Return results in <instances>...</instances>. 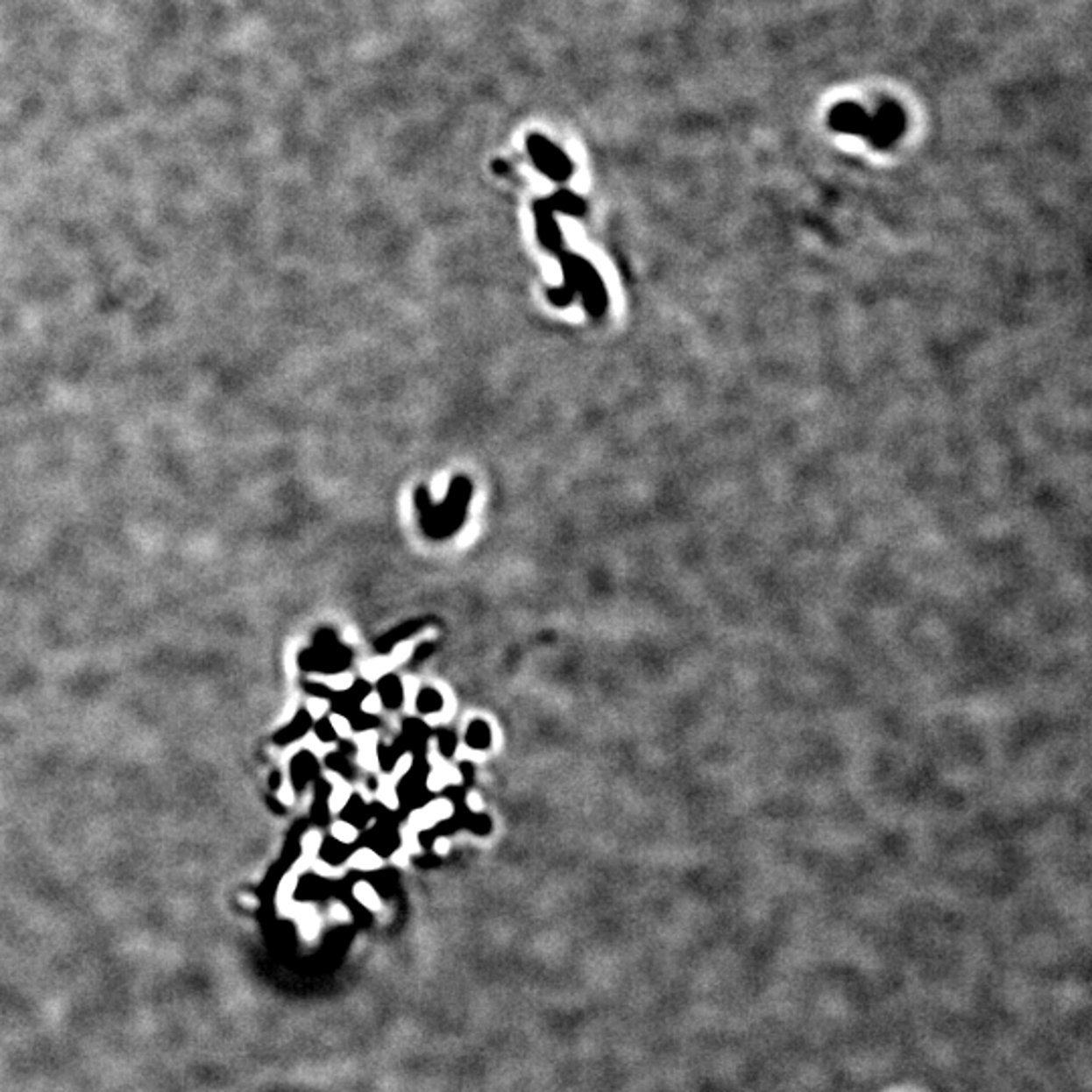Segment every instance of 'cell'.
<instances>
[{"instance_id":"cell-1","label":"cell","mask_w":1092,"mask_h":1092,"mask_svg":"<svg viewBox=\"0 0 1092 1092\" xmlns=\"http://www.w3.org/2000/svg\"><path fill=\"white\" fill-rule=\"evenodd\" d=\"M827 124L838 134L860 136L874 148L886 150L903 138L906 130V114L898 103L886 102L874 116H868L856 103L844 102L830 111Z\"/></svg>"},{"instance_id":"cell-2","label":"cell","mask_w":1092,"mask_h":1092,"mask_svg":"<svg viewBox=\"0 0 1092 1092\" xmlns=\"http://www.w3.org/2000/svg\"><path fill=\"white\" fill-rule=\"evenodd\" d=\"M473 484L470 478L456 476L442 502L436 504L431 492L425 486L415 490V506L419 512L421 528L431 538H450L465 524L470 510Z\"/></svg>"},{"instance_id":"cell-3","label":"cell","mask_w":1092,"mask_h":1092,"mask_svg":"<svg viewBox=\"0 0 1092 1092\" xmlns=\"http://www.w3.org/2000/svg\"><path fill=\"white\" fill-rule=\"evenodd\" d=\"M526 152H528L538 173H542L546 179L567 182L575 173V167H572L571 158L564 154V150L558 148L555 142H550L542 134H530L526 138Z\"/></svg>"},{"instance_id":"cell-4","label":"cell","mask_w":1092,"mask_h":1092,"mask_svg":"<svg viewBox=\"0 0 1092 1092\" xmlns=\"http://www.w3.org/2000/svg\"><path fill=\"white\" fill-rule=\"evenodd\" d=\"M575 266L578 272V294L583 295L585 310L593 318H601L609 304V295L605 292L601 275L597 273L593 263L581 258V255H575Z\"/></svg>"},{"instance_id":"cell-5","label":"cell","mask_w":1092,"mask_h":1092,"mask_svg":"<svg viewBox=\"0 0 1092 1092\" xmlns=\"http://www.w3.org/2000/svg\"><path fill=\"white\" fill-rule=\"evenodd\" d=\"M535 221H536V235L541 245L546 249V252L558 255L561 252H564L563 247V233L561 229L557 225L555 219V209L549 202V199H538L535 201Z\"/></svg>"},{"instance_id":"cell-6","label":"cell","mask_w":1092,"mask_h":1092,"mask_svg":"<svg viewBox=\"0 0 1092 1092\" xmlns=\"http://www.w3.org/2000/svg\"><path fill=\"white\" fill-rule=\"evenodd\" d=\"M558 263H561L563 275H564V284L563 287H549V295L550 304L557 308H567L572 304L575 295L578 294V272L575 266V253H569L567 249L557 255Z\"/></svg>"},{"instance_id":"cell-7","label":"cell","mask_w":1092,"mask_h":1092,"mask_svg":"<svg viewBox=\"0 0 1092 1092\" xmlns=\"http://www.w3.org/2000/svg\"><path fill=\"white\" fill-rule=\"evenodd\" d=\"M354 745H357V762L360 769H365L368 773H379L380 769V759H379V745H380V733L374 728L368 730H360V733L352 734Z\"/></svg>"},{"instance_id":"cell-8","label":"cell","mask_w":1092,"mask_h":1092,"mask_svg":"<svg viewBox=\"0 0 1092 1092\" xmlns=\"http://www.w3.org/2000/svg\"><path fill=\"white\" fill-rule=\"evenodd\" d=\"M324 777L332 787L330 795H328V812L338 815L340 812H344L348 804H351V799L354 795V787H352V783L346 777H342L338 771H326Z\"/></svg>"},{"instance_id":"cell-9","label":"cell","mask_w":1092,"mask_h":1092,"mask_svg":"<svg viewBox=\"0 0 1092 1092\" xmlns=\"http://www.w3.org/2000/svg\"><path fill=\"white\" fill-rule=\"evenodd\" d=\"M436 690H437L439 694H442L443 706H442V710H437V713L427 714L425 722L429 727H443V725H447V722H451L453 716H456V713H457V698H456V694H453V690L447 686L445 682H436Z\"/></svg>"},{"instance_id":"cell-10","label":"cell","mask_w":1092,"mask_h":1092,"mask_svg":"<svg viewBox=\"0 0 1092 1092\" xmlns=\"http://www.w3.org/2000/svg\"><path fill=\"white\" fill-rule=\"evenodd\" d=\"M549 202L555 209V213H564L571 216H583L587 213V202L578 195L571 193V190H557L555 195L549 196Z\"/></svg>"},{"instance_id":"cell-11","label":"cell","mask_w":1092,"mask_h":1092,"mask_svg":"<svg viewBox=\"0 0 1092 1092\" xmlns=\"http://www.w3.org/2000/svg\"><path fill=\"white\" fill-rule=\"evenodd\" d=\"M383 866H385L383 856H380L379 852H374L372 847H358V850L352 852L346 860V868H352V870H358V872H377Z\"/></svg>"},{"instance_id":"cell-12","label":"cell","mask_w":1092,"mask_h":1092,"mask_svg":"<svg viewBox=\"0 0 1092 1092\" xmlns=\"http://www.w3.org/2000/svg\"><path fill=\"white\" fill-rule=\"evenodd\" d=\"M399 783L394 781L389 773H379V783H377V791H374V798L383 807L389 809V812H397L401 807V798L397 791Z\"/></svg>"},{"instance_id":"cell-13","label":"cell","mask_w":1092,"mask_h":1092,"mask_svg":"<svg viewBox=\"0 0 1092 1092\" xmlns=\"http://www.w3.org/2000/svg\"><path fill=\"white\" fill-rule=\"evenodd\" d=\"M352 897L360 906H365L366 911H371V912L383 911V898H380L377 888H374L371 883H366V880H358V883H354Z\"/></svg>"},{"instance_id":"cell-14","label":"cell","mask_w":1092,"mask_h":1092,"mask_svg":"<svg viewBox=\"0 0 1092 1092\" xmlns=\"http://www.w3.org/2000/svg\"><path fill=\"white\" fill-rule=\"evenodd\" d=\"M393 670H394V666H393V662H391L389 656H374V657H368L366 662L360 663V674H363L365 680L371 682V684L380 682V680H383V677L389 676Z\"/></svg>"},{"instance_id":"cell-15","label":"cell","mask_w":1092,"mask_h":1092,"mask_svg":"<svg viewBox=\"0 0 1092 1092\" xmlns=\"http://www.w3.org/2000/svg\"><path fill=\"white\" fill-rule=\"evenodd\" d=\"M401 696H403V713L407 716H415L419 713V696H421V682L415 676L401 677Z\"/></svg>"},{"instance_id":"cell-16","label":"cell","mask_w":1092,"mask_h":1092,"mask_svg":"<svg viewBox=\"0 0 1092 1092\" xmlns=\"http://www.w3.org/2000/svg\"><path fill=\"white\" fill-rule=\"evenodd\" d=\"M312 682L320 684L332 692H348V690L354 688L357 684V676L352 672H338V674H316L312 676Z\"/></svg>"},{"instance_id":"cell-17","label":"cell","mask_w":1092,"mask_h":1092,"mask_svg":"<svg viewBox=\"0 0 1092 1092\" xmlns=\"http://www.w3.org/2000/svg\"><path fill=\"white\" fill-rule=\"evenodd\" d=\"M298 745L300 748H306V751H310L314 756H318V759H326L328 755L338 751L337 742H328L324 739H320L318 733H308L304 739L298 742Z\"/></svg>"},{"instance_id":"cell-18","label":"cell","mask_w":1092,"mask_h":1092,"mask_svg":"<svg viewBox=\"0 0 1092 1092\" xmlns=\"http://www.w3.org/2000/svg\"><path fill=\"white\" fill-rule=\"evenodd\" d=\"M330 835L342 846H352L358 840V827L348 819H334L330 824Z\"/></svg>"},{"instance_id":"cell-19","label":"cell","mask_w":1092,"mask_h":1092,"mask_svg":"<svg viewBox=\"0 0 1092 1092\" xmlns=\"http://www.w3.org/2000/svg\"><path fill=\"white\" fill-rule=\"evenodd\" d=\"M425 809L431 813V818L436 819L437 824L451 819L453 815H456V805H453V801L450 798H436L425 805Z\"/></svg>"},{"instance_id":"cell-20","label":"cell","mask_w":1092,"mask_h":1092,"mask_svg":"<svg viewBox=\"0 0 1092 1092\" xmlns=\"http://www.w3.org/2000/svg\"><path fill=\"white\" fill-rule=\"evenodd\" d=\"M328 727H330L332 733L337 734L338 739H342V741L352 739V734H354V727H352L351 719H348V716H344V714H340V713H330V714H328Z\"/></svg>"},{"instance_id":"cell-21","label":"cell","mask_w":1092,"mask_h":1092,"mask_svg":"<svg viewBox=\"0 0 1092 1092\" xmlns=\"http://www.w3.org/2000/svg\"><path fill=\"white\" fill-rule=\"evenodd\" d=\"M322 846H324V835H322L318 830L306 832L304 838H301V856H306L310 860L318 858Z\"/></svg>"},{"instance_id":"cell-22","label":"cell","mask_w":1092,"mask_h":1092,"mask_svg":"<svg viewBox=\"0 0 1092 1092\" xmlns=\"http://www.w3.org/2000/svg\"><path fill=\"white\" fill-rule=\"evenodd\" d=\"M399 840H401V847L411 854V856H417V854L423 852V846H421V833L413 830L409 826H403L399 830Z\"/></svg>"},{"instance_id":"cell-23","label":"cell","mask_w":1092,"mask_h":1092,"mask_svg":"<svg viewBox=\"0 0 1092 1092\" xmlns=\"http://www.w3.org/2000/svg\"><path fill=\"white\" fill-rule=\"evenodd\" d=\"M415 649H417V640H403V642H399L397 646L393 648L391 654H389L391 662H393V666L397 668V666H403V663L409 662L411 657H413V654H415Z\"/></svg>"},{"instance_id":"cell-24","label":"cell","mask_w":1092,"mask_h":1092,"mask_svg":"<svg viewBox=\"0 0 1092 1092\" xmlns=\"http://www.w3.org/2000/svg\"><path fill=\"white\" fill-rule=\"evenodd\" d=\"M407 826L413 827V830L419 832V833H423V832H427V830H433V827L437 826V821L431 818V813L427 812L425 805H423V807L415 809V812H411V815H409V821H407Z\"/></svg>"},{"instance_id":"cell-25","label":"cell","mask_w":1092,"mask_h":1092,"mask_svg":"<svg viewBox=\"0 0 1092 1092\" xmlns=\"http://www.w3.org/2000/svg\"><path fill=\"white\" fill-rule=\"evenodd\" d=\"M310 870L316 874V876L326 878V880H340L342 876H344V872H346L344 868L334 866V864H330V862L320 860V858H314V860H312Z\"/></svg>"},{"instance_id":"cell-26","label":"cell","mask_w":1092,"mask_h":1092,"mask_svg":"<svg viewBox=\"0 0 1092 1092\" xmlns=\"http://www.w3.org/2000/svg\"><path fill=\"white\" fill-rule=\"evenodd\" d=\"M330 708H332V702L328 698H322V696H312V698H308L306 702V713L316 722L324 720L326 716L330 714Z\"/></svg>"},{"instance_id":"cell-27","label":"cell","mask_w":1092,"mask_h":1092,"mask_svg":"<svg viewBox=\"0 0 1092 1092\" xmlns=\"http://www.w3.org/2000/svg\"><path fill=\"white\" fill-rule=\"evenodd\" d=\"M413 765H415V756H413V753H403L397 761H394L393 771L389 775L394 781L401 783L407 777V775L413 771Z\"/></svg>"},{"instance_id":"cell-28","label":"cell","mask_w":1092,"mask_h":1092,"mask_svg":"<svg viewBox=\"0 0 1092 1092\" xmlns=\"http://www.w3.org/2000/svg\"><path fill=\"white\" fill-rule=\"evenodd\" d=\"M360 710H363V713L368 716H379L385 710L383 694L377 692V690L368 692L363 698V702H360Z\"/></svg>"},{"instance_id":"cell-29","label":"cell","mask_w":1092,"mask_h":1092,"mask_svg":"<svg viewBox=\"0 0 1092 1092\" xmlns=\"http://www.w3.org/2000/svg\"><path fill=\"white\" fill-rule=\"evenodd\" d=\"M453 759L459 761V762H484L486 761V753L482 751V748H476V747H472V745H459L456 748V755H453Z\"/></svg>"},{"instance_id":"cell-30","label":"cell","mask_w":1092,"mask_h":1092,"mask_svg":"<svg viewBox=\"0 0 1092 1092\" xmlns=\"http://www.w3.org/2000/svg\"><path fill=\"white\" fill-rule=\"evenodd\" d=\"M328 914H330V918L334 920V923H338V925H351L352 918H354L352 911L348 909V906L342 903V900H332L330 906H328Z\"/></svg>"},{"instance_id":"cell-31","label":"cell","mask_w":1092,"mask_h":1092,"mask_svg":"<svg viewBox=\"0 0 1092 1092\" xmlns=\"http://www.w3.org/2000/svg\"><path fill=\"white\" fill-rule=\"evenodd\" d=\"M445 787L447 785H445V781H443V775L439 773V769L431 767L429 775H427V789H429L431 793H442Z\"/></svg>"},{"instance_id":"cell-32","label":"cell","mask_w":1092,"mask_h":1092,"mask_svg":"<svg viewBox=\"0 0 1092 1092\" xmlns=\"http://www.w3.org/2000/svg\"><path fill=\"white\" fill-rule=\"evenodd\" d=\"M465 807H468L472 813H482L486 809V801L482 795L476 791V789H472V791H468V795H465Z\"/></svg>"},{"instance_id":"cell-33","label":"cell","mask_w":1092,"mask_h":1092,"mask_svg":"<svg viewBox=\"0 0 1092 1092\" xmlns=\"http://www.w3.org/2000/svg\"><path fill=\"white\" fill-rule=\"evenodd\" d=\"M488 722H490V734H492V751H494V753H500V751H502V745H504L502 730H500V727H498V722H496V720L488 719Z\"/></svg>"},{"instance_id":"cell-34","label":"cell","mask_w":1092,"mask_h":1092,"mask_svg":"<svg viewBox=\"0 0 1092 1092\" xmlns=\"http://www.w3.org/2000/svg\"><path fill=\"white\" fill-rule=\"evenodd\" d=\"M391 864L397 866V868H409L411 854L407 852V850H403V847H397V850L391 854Z\"/></svg>"},{"instance_id":"cell-35","label":"cell","mask_w":1092,"mask_h":1092,"mask_svg":"<svg viewBox=\"0 0 1092 1092\" xmlns=\"http://www.w3.org/2000/svg\"><path fill=\"white\" fill-rule=\"evenodd\" d=\"M433 852H436L437 856H447V854L451 852V840L445 838V835H439V838H436V841H433Z\"/></svg>"},{"instance_id":"cell-36","label":"cell","mask_w":1092,"mask_h":1092,"mask_svg":"<svg viewBox=\"0 0 1092 1092\" xmlns=\"http://www.w3.org/2000/svg\"><path fill=\"white\" fill-rule=\"evenodd\" d=\"M278 798H280L281 804H286V805H292V804H294V801H295V793H294L292 783L286 781L284 785H281L280 793H278Z\"/></svg>"}]
</instances>
